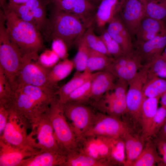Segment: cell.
<instances>
[{
	"label": "cell",
	"mask_w": 166,
	"mask_h": 166,
	"mask_svg": "<svg viewBox=\"0 0 166 166\" xmlns=\"http://www.w3.org/2000/svg\"><path fill=\"white\" fill-rule=\"evenodd\" d=\"M41 151L30 145L18 146L0 139V166H19L24 160Z\"/></svg>",
	"instance_id": "13"
},
{
	"label": "cell",
	"mask_w": 166,
	"mask_h": 166,
	"mask_svg": "<svg viewBox=\"0 0 166 166\" xmlns=\"http://www.w3.org/2000/svg\"><path fill=\"white\" fill-rule=\"evenodd\" d=\"M160 97L146 98L141 108L140 126L142 135L144 140L147 139L153 119L158 109Z\"/></svg>",
	"instance_id": "22"
},
{
	"label": "cell",
	"mask_w": 166,
	"mask_h": 166,
	"mask_svg": "<svg viewBox=\"0 0 166 166\" xmlns=\"http://www.w3.org/2000/svg\"><path fill=\"white\" fill-rule=\"evenodd\" d=\"M125 0H102L98 5L95 24L100 28L103 27L118 14Z\"/></svg>",
	"instance_id": "20"
},
{
	"label": "cell",
	"mask_w": 166,
	"mask_h": 166,
	"mask_svg": "<svg viewBox=\"0 0 166 166\" xmlns=\"http://www.w3.org/2000/svg\"><path fill=\"white\" fill-rule=\"evenodd\" d=\"M114 58L101 52L89 49L86 70L93 73L105 70Z\"/></svg>",
	"instance_id": "31"
},
{
	"label": "cell",
	"mask_w": 166,
	"mask_h": 166,
	"mask_svg": "<svg viewBox=\"0 0 166 166\" xmlns=\"http://www.w3.org/2000/svg\"><path fill=\"white\" fill-rule=\"evenodd\" d=\"M48 109L31 124V131L28 136L29 144L41 151H52L66 155L60 148L55 137Z\"/></svg>",
	"instance_id": "5"
},
{
	"label": "cell",
	"mask_w": 166,
	"mask_h": 166,
	"mask_svg": "<svg viewBox=\"0 0 166 166\" xmlns=\"http://www.w3.org/2000/svg\"><path fill=\"white\" fill-rule=\"evenodd\" d=\"M48 114L55 137L61 150L66 155L78 151V139L65 115L63 104L59 101L57 96L51 101Z\"/></svg>",
	"instance_id": "3"
},
{
	"label": "cell",
	"mask_w": 166,
	"mask_h": 166,
	"mask_svg": "<svg viewBox=\"0 0 166 166\" xmlns=\"http://www.w3.org/2000/svg\"><path fill=\"white\" fill-rule=\"evenodd\" d=\"M77 45V52L73 61L76 71L82 72L85 71L86 68L89 49L81 44Z\"/></svg>",
	"instance_id": "37"
},
{
	"label": "cell",
	"mask_w": 166,
	"mask_h": 166,
	"mask_svg": "<svg viewBox=\"0 0 166 166\" xmlns=\"http://www.w3.org/2000/svg\"><path fill=\"white\" fill-rule=\"evenodd\" d=\"M8 5L18 17L23 20L32 23L36 26L32 11L25 4H8Z\"/></svg>",
	"instance_id": "40"
},
{
	"label": "cell",
	"mask_w": 166,
	"mask_h": 166,
	"mask_svg": "<svg viewBox=\"0 0 166 166\" xmlns=\"http://www.w3.org/2000/svg\"><path fill=\"white\" fill-rule=\"evenodd\" d=\"M74 68L73 60L66 58L52 67L49 73L48 82L49 87L56 90L58 83L67 77Z\"/></svg>",
	"instance_id": "26"
},
{
	"label": "cell",
	"mask_w": 166,
	"mask_h": 166,
	"mask_svg": "<svg viewBox=\"0 0 166 166\" xmlns=\"http://www.w3.org/2000/svg\"><path fill=\"white\" fill-rule=\"evenodd\" d=\"M52 44V50L57 55L60 59L63 60L67 58L68 47L61 39L57 38L53 39Z\"/></svg>",
	"instance_id": "45"
},
{
	"label": "cell",
	"mask_w": 166,
	"mask_h": 166,
	"mask_svg": "<svg viewBox=\"0 0 166 166\" xmlns=\"http://www.w3.org/2000/svg\"><path fill=\"white\" fill-rule=\"evenodd\" d=\"M166 26L162 20L145 16L136 33V44L147 41L159 34Z\"/></svg>",
	"instance_id": "24"
},
{
	"label": "cell",
	"mask_w": 166,
	"mask_h": 166,
	"mask_svg": "<svg viewBox=\"0 0 166 166\" xmlns=\"http://www.w3.org/2000/svg\"><path fill=\"white\" fill-rule=\"evenodd\" d=\"M3 9L9 36L22 56L38 53L44 44L37 27L18 17L8 5Z\"/></svg>",
	"instance_id": "1"
},
{
	"label": "cell",
	"mask_w": 166,
	"mask_h": 166,
	"mask_svg": "<svg viewBox=\"0 0 166 166\" xmlns=\"http://www.w3.org/2000/svg\"><path fill=\"white\" fill-rule=\"evenodd\" d=\"M166 118V107L161 106L158 108L153 119L148 139L150 137L155 136L158 133L164 124Z\"/></svg>",
	"instance_id": "38"
},
{
	"label": "cell",
	"mask_w": 166,
	"mask_h": 166,
	"mask_svg": "<svg viewBox=\"0 0 166 166\" xmlns=\"http://www.w3.org/2000/svg\"><path fill=\"white\" fill-rule=\"evenodd\" d=\"M5 21L4 18H0V66L13 89L21 67L22 56L18 48L10 40L4 25Z\"/></svg>",
	"instance_id": "4"
},
{
	"label": "cell",
	"mask_w": 166,
	"mask_h": 166,
	"mask_svg": "<svg viewBox=\"0 0 166 166\" xmlns=\"http://www.w3.org/2000/svg\"><path fill=\"white\" fill-rule=\"evenodd\" d=\"M92 77V76L89 80L71 93L68 97L66 103L71 102L83 103V102L88 101L91 89Z\"/></svg>",
	"instance_id": "35"
},
{
	"label": "cell",
	"mask_w": 166,
	"mask_h": 166,
	"mask_svg": "<svg viewBox=\"0 0 166 166\" xmlns=\"http://www.w3.org/2000/svg\"><path fill=\"white\" fill-rule=\"evenodd\" d=\"M166 124V118L165 120V121H164V124Z\"/></svg>",
	"instance_id": "54"
},
{
	"label": "cell",
	"mask_w": 166,
	"mask_h": 166,
	"mask_svg": "<svg viewBox=\"0 0 166 166\" xmlns=\"http://www.w3.org/2000/svg\"><path fill=\"white\" fill-rule=\"evenodd\" d=\"M135 51L145 64L156 57L161 55L166 46V27L154 38L146 42L136 44Z\"/></svg>",
	"instance_id": "15"
},
{
	"label": "cell",
	"mask_w": 166,
	"mask_h": 166,
	"mask_svg": "<svg viewBox=\"0 0 166 166\" xmlns=\"http://www.w3.org/2000/svg\"><path fill=\"white\" fill-rule=\"evenodd\" d=\"M9 110V119L0 139L18 146L30 145L27 130L31 128L30 122L23 116L12 110Z\"/></svg>",
	"instance_id": "11"
},
{
	"label": "cell",
	"mask_w": 166,
	"mask_h": 166,
	"mask_svg": "<svg viewBox=\"0 0 166 166\" xmlns=\"http://www.w3.org/2000/svg\"><path fill=\"white\" fill-rule=\"evenodd\" d=\"M113 166L107 161L93 159L78 151L66 155L64 166Z\"/></svg>",
	"instance_id": "29"
},
{
	"label": "cell",
	"mask_w": 166,
	"mask_h": 166,
	"mask_svg": "<svg viewBox=\"0 0 166 166\" xmlns=\"http://www.w3.org/2000/svg\"><path fill=\"white\" fill-rule=\"evenodd\" d=\"M140 1L145 6V7H146L147 4L149 0H138Z\"/></svg>",
	"instance_id": "51"
},
{
	"label": "cell",
	"mask_w": 166,
	"mask_h": 166,
	"mask_svg": "<svg viewBox=\"0 0 166 166\" xmlns=\"http://www.w3.org/2000/svg\"><path fill=\"white\" fill-rule=\"evenodd\" d=\"M144 140L141 137H138L129 149L125 152L126 161L124 166H130L139 156L144 148Z\"/></svg>",
	"instance_id": "39"
},
{
	"label": "cell",
	"mask_w": 166,
	"mask_h": 166,
	"mask_svg": "<svg viewBox=\"0 0 166 166\" xmlns=\"http://www.w3.org/2000/svg\"><path fill=\"white\" fill-rule=\"evenodd\" d=\"M13 90L7 77L0 66V100L6 99L10 97Z\"/></svg>",
	"instance_id": "42"
},
{
	"label": "cell",
	"mask_w": 166,
	"mask_h": 166,
	"mask_svg": "<svg viewBox=\"0 0 166 166\" xmlns=\"http://www.w3.org/2000/svg\"><path fill=\"white\" fill-rule=\"evenodd\" d=\"M160 98V103L161 106L166 107V90L161 95Z\"/></svg>",
	"instance_id": "50"
},
{
	"label": "cell",
	"mask_w": 166,
	"mask_h": 166,
	"mask_svg": "<svg viewBox=\"0 0 166 166\" xmlns=\"http://www.w3.org/2000/svg\"><path fill=\"white\" fill-rule=\"evenodd\" d=\"M12 110L27 118L31 124L36 121L49 108L41 105L27 95L17 90H13L10 97L0 100Z\"/></svg>",
	"instance_id": "8"
},
{
	"label": "cell",
	"mask_w": 166,
	"mask_h": 166,
	"mask_svg": "<svg viewBox=\"0 0 166 166\" xmlns=\"http://www.w3.org/2000/svg\"><path fill=\"white\" fill-rule=\"evenodd\" d=\"M65 115L78 139L91 127L96 114L83 103L68 102L63 104Z\"/></svg>",
	"instance_id": "7"
},
{
	"label": "cell",
	"mask_w": 166,
	"mask_h": 166,
	"mask_svg": "<svg viewBox=\"0 0 166 166\" xmlns=\"http://www.w3.org/2000/svg\"><path fill=\"white\" fill-rule=\"evenodd\" d=\"M131 130L123 121L101 112L96 114L90 128L83 136H98L122 137Z\"/></svg>",
	"instance_id": "10"
},
{
	"label": "cell",
	"mask_w": 166,
	"mask_h": 166,
	"mask_svg": "<svg viewBox=\"0 0 166 166\" xmlns=\"http://www.w3.org/2000/svg\"><path fill=\"white\" fill-rule=\"evenodd\" d=\"M93 74L86 70L82 72L76 71L69 81L56 90L55 94L59 101L65 104L71 93L89 80Z\"/></svg>",
	"instance_id": "25"
},
{
	"label": "cell",
	"mask_w": 166,
	"mask_h": 166,
	"mask_svg": "<svg viewBox=\"0 0 166 166\" xmlns=\"http://www.w3.org/2000/svg\"><path fill=\"white\" fill-rule=\"evenodd\" d=\"M158 134L159 137L166 140V124L162 126Z\"/></svg>",
	"instance_id": "48"
},
{
	"label": "cell",
	"mask_w": 166,
	"mask_h": 166,
	"mask_svg": "<svg viewBox=\"0 0 166 166\" xmlns=\"http://www.w3.org/2000/svg\"><path fill=\"white\" fill-rule=\"evenodd\" d=\"M146 14V8L138 0H125L118 14L132 36L136 35Z\"/></svg>",
	"instance_id": "14"
},
{
	"label": "cell",
	"mask_w": 166,
	"mask_h": 166,
	"mask_svg": "<svg viewBox=\"0 0 166 166\" xmlns=\"http://www.w3.org/2000/svg\"><path fill=\"white\" fill-rule=\"evenodd\" d=\"M107 30L120 46L125 54L133 51L131 35L118 14L108 23Z\"/></svg>",
	"instance_id": "17"
},
{
	"label": "cell",
	"mask_w": 166,
	"mask_h": 166,
	"mask_svg": "<svg viewBox=\"0 0 166 166\" xmlns=\"http://www.w3.org/2000/svg\"><path fill=\"white\" fill-rule=\"evenodd\" d=\"M16 89L44 105L49 106L52 100L56 96V90L30 85H18L13 90Z\"/></svg>",
	"instance_id": "23"
},
{
	"label": "cell",
	"mask_w": 166,
	"mask_h": 166,
	"mask_svg": "<svg viewBox=\"0 0 166 166\" xmlns=\"http://www.w3.org/2000/svg\"><path fill=\"white\" fill-rule=\"evenodd\" d=\"M44 3L40 6L31 10L32 11L36 25L39 29L46 28L48 20L46 18L45 4Z\"/></svg>",
	"instance_id": "41"
},
{
	"label": "cell",
	"mask_w": 166,
	"mask_h": 166,
	"mask_svg": "<svg viewBox=\"0 0 166 166\" xmlns=\"http://www.w3.org/2000/svg\"><path fill=\"white\" fill-rule=\"evenodd\" d=\"M93 24L86 29L77 45L81 44L89 49L96 51L113 57L109 53L100 36L94 33Z\"/></svg>",
	"instance_id": "30"
},
{
	"label": "cell",
	"mask_w": 166,
	"mask_h": 166,
	"mask_svg": "<svg viewBox=\"0 0 166 166\" xmlns=\"http://www.w3.org/2000/svg\"><path fill=\"white\" fill-rule=\"evenodd\" d=\"M148 79V68L144 65L135 76L128 82V88L126 96V114L130 119L139 120L141 116V108L145 99L143 87Z\"/></svg>",
	"instance_id": "9"
},
{
	"label": "cell",
	"mask_w": 166,
	"mask_h": 166,
	"mask_svg": "<svg viewBox=\"0 0 166 166\" xmlns=\"http://www.w3.org/2000/svg\"><path fill=\"white\" fill-rule=\"evenodd\" d=\"M109 152L108 160L113 165L124 166L126 161L125 144L122 137H109Z\"/></svg>",
	"instance_id": "28"
},
{
	"label": "cell",
	"mask_w": 166,
	"mask_h": 166,
	"mask_svg": "<svg viewBox=\"0 0 166 166\" xmlns=\"http://www.w3.org/2000/svg\"><path fill=\"white\" fill-rule=\"evenodd\" d=\"M66 156L56 152L41 151L24 160L19 166H64Z\"/></svg>",
	"instance_id": "19"
},
{
	"label": "cell",
	"mask_w": 166,
	"mask_h": 166,
	"mask_svg": "<svg viewBox=\"0 0 166 166\" xmlns=\"http://www.w3.org/2000/svg\"><path fill=\"white\" fill-rule=\"evenodd\" d=\"M92 103L101 112L120 119L126 111V96L117 97L108 92L100 99Z\"/></svg>",
	"instance_id": "16"
},
{
	"label": "cell",
	"mask_w": 166,
	"mask_h": 166,
	"mask_svg": "<svg viewBox=\"0 0 166 166\" xmlns=\"http://www.w3.org/2000/svg\"><path fill=\"white\" fill-rule=\"evenodd\" d=\"M53 6L80 18L88 28L95 24L97 6L90 0H49Z\"/></svg>",
	"instance_id": "12"
},
{
	"label": "cell",
	"mask_w": 166,
	"mask_h": 166,
	"mask_svg": "<svg viewBox=\"0 0 166 166\" xmlns=\"http://www.w3.org/2000/svg\"><path fill=\"white\" fill-rule=\"evenodd\" d=\"M136 52L134 57L127 65L119 66L112 62L105 70L111 73L118 78L128 82L135 76L139 69L144 66L142 65L141 57Z\"/></svg>",
	"instance_id": "21"
},
{
	"label": "cell",
	"mask_w": 166,
	"mask_h": 166,
	"mask_svg": "<svg viewBox=\"0 0 166 166\" xmlns=\"http://www.w3.org/2000/svg\"><path fill=\"white\" fill-rule=\"evenodd\" d=\"M10 110L3 103L0 102V135H1L8 121Z\"/></svg>",
	"instance_id": "47"
},
{
	"label": "cell",
	"mask_w": 166,
	"mask_h": 166,
	"mask_svg": "<svg viewBox=\"0 0 166 166\" xmlns=\"http://www.w3.org/2000/svg\"><path fill=\"white\" fill-rule=\"evenodd\" d=\"M162 55L166 59V46L162 53Z\"/></svg>",
	"instance_id": "53"
},
{
	"label": "cell",
	"mask_w": 166,
	"mask_h": 166,
	"mask_svg": "<svg viewBox=\"0 0 166 166\" xmlns=\"http://www.w3.org/2000/svg\"><path fill=\"white\" fill-rule=\"evenodd\" d=\"M145 65L148 68V79L155 77L166 78V59L162 54Z\"/></svg>",
	"instance_id": "33"
},
{
	"label": "cell",
	"mask_w": 166,
	"mask_h": 166,
	"mask_svg": "<svg viewBox=\"0 0 166 166\" xmlns=\"http://www.w3.org/2000/svg\"><path fill=\"white\" fill-rule=\"evenodd\" d=\"M51 68L45 67L41 63L38 53L23 56L21 67L13 90L19 84L30 85L52 89L48 82Z\"/></svg>",
	"instance_id": "6"
},
{
	"label": "cell",
	"mask_w": 166,
	"mask_h": 166,
	"mask_svg": "<svg viewBox=\"0 0 166 166\" xmlns=\"http://www.w3.org/2000/svg\"><path fill=\"white\" fill-rule=\"evenodd\" d=\"M128 88V83L127 81L118 78L108 92L117 97L122 98L126 96Z\"/></svg>",
	"instance_id": "43"
},
{
	"label": "cell",
	"mask_w": 166,
	"mask_h": 166,
	"mask_svg": "<svg viewBox=\"0 0 166 166\" xmlns=\"http://www.w3.org/2000/svg\"><path fill=\"white\" fill-rule=\"evenodd\" d=\"M146 16L162 20L166 17V0H149L146 7Z\"/></svg>",
	"instance_id": "34"
},
{
	"label": "cell",
	"mask_w": 166,
	"mask_h": 166,
	"mask_svg": "<svg viewBox=\"0 0 166 166\" xmlns=\"http://www.w3.org/2000/svg\"><path fill=\"white\" fill-rule=\"evenodd\" d=\"M154 142L157 149L162 156L161 161L158 165L166 166V140L158 136Z\"/></svg>",
	"instance_id": "46"
},
{
	"label": "cell",
	"mask_w": 166,
	"mask_h": 166,
	"mask_svg": "<svg viewBox=\"0 0 166 166\" xmlns=\"http://www.w3.org/2000/svg\"><path fill=\"white\" fill-rule=\"evenodd\" d=\"M100 36L109 53L114 58L125 54L119 45L111 36L106 30L103 31Z\"/></svg>",
	"instance_id": "36"
},
{
	"label": "cell",
	"mask_w": 166,
	"mask_h": 166,
	"mask_svg": "<svg viewBox=\"0 0 166 166\" xmlns=\"http://www.w3.org/2000/svg\"><path fill=\"white\" fill-rule=\"evenodd\" d=\"M60 59L52 50H47L39 56V61L44 66L51 68L57 64Z\"/></svg>",
	"instance_id": "44"
},
{
	"label": "cell",
	"mask_w": 166,
	"mask_h": 166,
	"mask_svg": "<svg viewBox=\"0 0 166 166\" xmlns=\"http://www.w3.org/2000/svg\"><path fill=\"white\" fill-rule=\"evenodd\" d=\"M9 4H22L26 3L30 0H8Z\"/></svg>",
	"instance_id": "49"
},
{
	"label": "cell",
	"mask_w": 166,
	"mask_h": 166,
	"mask_svg": "<svg viewBox=\"0 0 166 166\" xmlns=\"http://www.w3.org/2000/svg\"><path fill=\"white\" fill-rule=\"evenodd\" d=\"M97 6L102 0H90Z\"/></svg>",
	"instance_id": "52"
},
{
	"label": "cell",
	"mask_w": 166,
	"mask_h": 166,
	"mask_svg": "<svg viewBox=\"0 0 166 166\" xmlns=\"http://www.w3.org/2000/svg\"><path fill=\"white\" fill-rule=\"evenodd\" d=\"M161 160L155 143L149 141L146 143L141 154L130 166H154L158 165Z\"/></svg>",
	"instance_id": "27"
},
{
	"label": "cell",
	"mask_w": 166,
	"mask_h": 166,
	"mask_svg": "<svg viewBox=\"0 0 166 166\" xmlns=\"http://www.w3.org/2000/svg\"><path fill=\"white\" fill-rule=\"evenodd\" d=\"M46 28L50 38L61 39L68 48L77 44L87 28L77 17L53 6Z\"/></svg>",
	"instance_id": "2"
},
{
	"label": "cell",
	"mask_w": 166,
	"mask_h": 166,
	"mask_svg": "<svg viewBox=\"0 0 166 166\" xmlns=\"http://www.w3.org/2000/svg\"><path fill=\"white\" fill-rule=\"evenodd\" d=\"M114 75L109 72L103 70L93 73L89 100L97 101L112 87L115 82Z\"/></svg>",
	"instance_id": "18"
},
{
	"label": "cell",
	"mask_w": 166,
	"mask_h": 166,
	"mask_svg": "<svg viewBox=\"0 0 166 166\" xmlns=\"http://www.w3.org/2000/svg\"><path fill=\"white\" fill-rule=\"evenodd\" d=\"M166 90V80L158 77L148 79L143 91L144 97H160Z\"/></svg>",
	"instance_id": "32"
}]
</instances>
